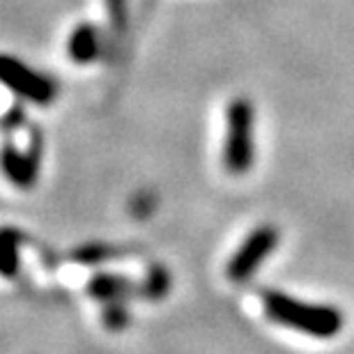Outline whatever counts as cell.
Here are the masks:
<instances>
[{
	"instance_id": "10",
	"label": "cell",
	"mask_w": 354,
	"mask_h": 354,
	"mask_svg": "<svg viewBox=\"0 0 354 354\" xmlns=\"http://www.w3.org/2000/svg\"><path fill=\"white\" fill-rule=\"evenodd\" d=\"M127 320H129V313L124 310V304L122 301H109L106 304V324L111 329H122Z\"/></svg>"
},
{
	"instance_id": "9",
	"label": "cell",
	"mask_w": 354,
	"mask_h": 354,
	"mask_svg": "<svg viewBox=\"0 0 354 354\" xmlns=\"http://www.w3.org/2000/svg\"><path fill=\"white\" fill-rule=\"evenodd\" d=\"M111 26L120 32L127 26V0H104Z\"/></svg>"
},
{
	"instance_id": "1",
	"label": "cell",
	"mask_w": 354,
	"mask_h": 354,
	"mask_svg": "<svg viewBox=\"0 0 354 354\" xmlns=\"http://www.w3.org/2000/svg\"><path fill=\"white\" fill-rule=\"evenodd\" d=\"M263 308L274 324L297 331V334L317 338V341L336 338L345 324V317L336 306L297 299V297H290L281 290H265Z\"/></svg>"
},
{
	"instance_id": "6",
	"label": "cell",
	"mask_w": 354,
	"mask_h": 354,
	"mask_svg": "<svg viewBox=\"0 0 354 354\" xmlns=\"http://www.w3.org/2000/svg\"><path fill=\"white\" fill-rule=\"evenodd\" d=\"M99 51H102V35H99V28L92 24L76 26L67 41L69 60L79 62V65H88V62L99 58Z\"/></svg>"
},
{
	"instance_id": "3",
	"label": "cell",
	"mask_w": 354,
	"mask_h": 354,
	"mask_svg": "<svg viewBox=\"0 0 354 354\" xmlns=\"http://www.w3.org/2000/svg\"><path fill=\"white\" fill-rule=\"evenodd\" d=\"M279 242L281 232L274 225H258L256 230H251L249 237L235 251V256L230 258L228 267H225L228 279L232 283H246L265 265V260L272 256V251L279 246Z\"/></svg>"
},
{
	"instance_id": "2",
	"label": "cell",
	"mask_w": 354,
	"mask_h": 354,
	"mask_svg": "<svg viewBox=\"0 0 354 354\" xmlns=\"http://www.w3.org/2000/svg\"><path fill=\"white\" fill-rule=\"evenodd\" d=\"M223 166L230 175H246L253 166V106L249 99H232L225 113Z\"/></svg>"
},
{
	"instance_id": "5",
	"label": "cell",
	"mask_w": 354,
	"mask_h": 354,
	"mask_svg": "<svg viewBox=\"0 0 354 354\" xmlns=\"http://www.w3.org/2000/svg\"><path fill=\"white\" fill-rule=\"evenodd\" d=\"M39 152H41L39 136L32 138L28 152L14 150V145L7 140L3 150V168L5 175L12 180V184H17V187H30L35 177L39 175Z\"/></svg>"
},
{
	"instance_id": "7",
	"label": "cell",
	"mask_w": 354,
	"mask_h": 354,
	"mask_svg": "<svg viewBox=\"0 0 354 354\" xmlns=\"http://www.w3.org/2000/svg\"><path fill=\"white\" fill-rule=\"evenodd\" d=\"M138 286L124 276H115V274H97L95 279L90 281L88 292L95 297V299H102L104 304L109 301H124L127 297L136 295Z\"/></svg>"
},
{
	"instance_id": "4",
	"label": "cell",
	"mask_w": 354,
	"mask_h": 354,
	"mask_svg": "<svg viewBox=\"0 0 354 354\" xmlns=\"http://www.w3.org/2000/svg\"><path fill=\"white\" fill-rule=\"evenodd\" d=\"M0 74H3L5 86L12 88L24 99H28V102L48 104L55 97V86L51 83V79H46L44 74H37L26 62L12 58V55H5L3 58Z\"/></svg>"
},
{
	"instance_id": "8",
	"label": "cell",
	"mask_w": 354,
	"mask_h": 354,
	"mask_svg": "<svg viewBox=\"0 0 354 354\" xmlns=\"http://www.w3.org/2000/svg\"><path fill=\"white\" fill-rule=\"evenodd\" d=\"M3 276L5 279H12L14 272L19 267V239L12 230H5V242H3Z\"/></svg>"
}]
</instances>
